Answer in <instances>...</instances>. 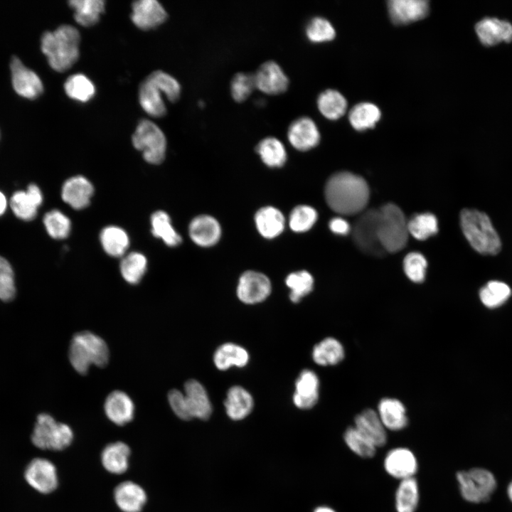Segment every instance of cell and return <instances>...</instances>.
I'll return each mask as SVG.
<instances>
[{"mask_svg":"<svg viewBox=\"0 0 512 512\" xmlns=\"http://www.w3.org/2000/svg\"><path fill=\"white\" fill-rule=\"evenodd\" d=\"M378 238L385 252L402 250L408 240L407 220L402 210L394 203L378 208Z\"/></svg>","mask_w":512,"mask_h":512,"instance_id":"obj_5","label":"cell"},{"mask_svg":"<svg viewBox=\"0 0 512 512\" xmlns=\"http://www.w3.org/2000/svg\"><path fill=\"white\" fill-rule=\"evenodd\" d=\"M255 149L262 161L268 166L280 167L287 160V151L283 143L274 137L262 139Z\"/></svg>","mask_w":512,"mask_h":512,"instance_id":"obj_37","label":"cell"},{"mask_svg":"<svg viewBox=\"0 0 512 512\" xmlns=\"http://www.w3.org/2000/svg\"><path fill=\"white\" fill-rule=\"evenodd\" d=\"M253 405L250 393L239 385L233 386L228 390L224 401L226 413L233 420L245 418L251 412Z\"/></svg>","mask_w":512,"mask_h":512,"instance_id":"obj_27","label":"cell"},{"mask_svg":"<svg viewBox=\"0 0 512 512\" xmlns=\"http://www.w3.org/2000/svg\"><path fill=\"white\" fill-rule=\"evenodd\" d=\"M64 90L70 98L82 102L91 100L95 93L92 82L81 73L70 76L64 84Z\"/></svg>","mask_w":512,"mask_h":512,"instance_id":"obj_40","label":"cell"},{"mask_svg":"<svg viewBox=\"0 0 512 512\" xmlns=\"http://www.w3.org/2000/svg\"><path fill=\"white\" fill-rule=\"evenodd\" d=\"M24 476L28 484L42 494H49L58 486L55 466L46 459H33L27 466Z\"/></svg>","mask_w":512,"mask_h":512,"instance_id":"obj_14","label":"cell"},{"mask_svg":"<svg viewBox=\"0 0 512 512\" xmlns=\"http://www.w3.org/2000/svg\"><path fill=\"white\" fill-rule=\"evenodd\" d=\"M427 262L420 252L408 253L403 260L404 271L409 279L415 283L425 280Z\"/></svg>","mask_w":512,"mask_h":512,"instance_id":"obj_52","label":"cell"},{"mask_svg":"<svg viewBox=\"0 0 512 512\" xmlns=\"http://www.w3.org/2000/svg\"><path fill=\"white\" fill-rule=\"evenodd\" d=\"M117 506L123 512H140L146 502V494L139 484L124 481L114 491Z\"/></svg>","mask_w":512,"mask_h":512,"instance_id":"obj_26","label":"cell"},{"mask_svg":"<svg viewBox=\"0 0 512 512\" xmlns=\"http://www.w3.org/2000/svg\"><path fill=\"white\" fill-rule=\"evenodd\" d=\"M271 289V282L266 275L255 271H247L240 277L237 295L243 303L254 304L266 299Z\"/></svg>","mask_w":512,"mask_h":512,"instance_id":"obj_12","label":"cell"},{"mask_svg":"<svg viewBox=\"0 0 512 512\" xmlns=\"http://www.w3.org/2000/svg\"><path fill=\"white\" fill-rule=\"evenodd\" d=\"M317 217L318 214L312 207L306 205L298 206L290 213L289 226L294 232H306L314 225Z\"/></svg>","mask_w":512,"mask_h":512,"instance_id":"obj_50","label":"cell"},{"mask_svg":"<svg viewBox=\"0 0 512 512\" xmlns=\"http://www.w3.org/2000/svg\"><path fill=\"white\" fill-rule=\"evenodd\" d=\"M255 88L253 73L238 72L231 79L230 90L233 99L238 102L245 101Z\"/></svg>","mask_w":512,"mask_h":512,"instance_id":"obj_51","label":"cell"},{"mask_svg":"<svg viewBox=\"0 0 512 512\" xmlns=\"http://www.w3.org/2000/svg\"><path fill=\"white\" fill-rule=\"evenodd\" d=\"M151 233L156 238L161 239L170 247L178 245L181 237L171 225L169 215L162 210L156 211L151 216Z\"/></svg>","mask_w":512,"mask_h":512,"instance_id":"obj_39","label":"cell"},{"mask_svg":"<svg viewBox=\"0 0 512 512\" xmlns=\"http://www.w3.org/2000/svg\"><path fill=\"white\" fill-rule=\"evenodd\" d=\"M259 233L266 238H274L284 230V218L277 208L267 206L260 209L255 217Z\"/></svg>","mask_w":512,"mask_h":512,"instance_id":"obj_30","label":"cell"},{"mask_svg":"<svg viewBox=\"0 0 512 512\" xmlns=\"http://www.w3.org/2000/svg\"><path fill=\"white\" fill-rule=\"evenodd\" d=\"M189 235L198 245L210 247L219 240L221 229L213 217L201 215L194 218L189 224Z\"/></svg>","mask_w":512,"mask_h":512,"instance_id":"obj_24","label":"cell"},{"mask_svg":"<svg viewBox=\"0 0 512 512\" xmlns=\"http://www.w3.org/2000/svg\"><path fill=\"white\" fill-rule=\"evenodd\" d=\"M43 223L47 233L53 239H64L70 234V220L59 210L47 212L43 216Z\"/></svg>","mask_w":512,"mask_h":512,"instance_id":"obj_47","label":"cell"},{"mask_svg":"<svg viewBox=\"0 0 512 512\" xmlns=\"http://www.w3.org/2000/svg\"><path fill=\"white\" fill-rule=\"evenodd\" d=\"M130 449L122 442L107 444L102 450L101 461L104 468L114 474L125 472L129 466Z\"/></svg>","mask_w":512,"mask_h":512,"instance_id":"obj_28","label":"cell"},{"mask_svg":"<svg viewBox=\"0 0 512 512\" xmlns=\"http://www.w3.org/2000/svg\"><path fill=\"white\" fill-rule=\"evenodd\" d=\"M290 289L289 299L294 303L309 294L313 289L314 278L307 271H299L289 274L285 280Z\"/></svg>","mask_w":512,"mask_h":512,"instance_id":"obj_48","label":"cell"},{"mask_svg":"<svg viewBox=\"0 0 512 512\" xmlns=\"http://www.w3.org/2000/svg\"><path fill=\"white\" fill-rule=\"evenodd\" d=\"M344 442L348 448L357 456L369 459L376 453L377 447L361 434L354 426L348 427L343 434Z\"/></svg>","mask_w":512,"mask_h":512,"instance_id":"obj_46","label":"cell"},{"mask_svg":"<svg viewBox=\"0 0 512 512\" xmlns=\"http://www.w3.org/2000/svg\"><path fill=\"white\" fill-rule=\"evenodd\" d=\"M304 31L306 38L314 43L330 41L336 36L331 23L321 16L311 18L306 24Z\"/></svg>","mask_w":512,"mask_h":512,"instance_id":"obj_45","label":"cell"},{"mask_svg":"<svg viewBox=\"0 0 512 512\" xmlns=\"http://www.w3.org/2000/svg\"><path fill=\"white\" fill-rule=\"evenodd\" d=\"M168 400L172 410L180 419L184 420L191 419L183 393L177 389H173L168 394Z\"/></svg>","mask_w":512,"mask_h":512,"instance_id":"obj_54","label":"cell"},{"mask_svg":"<svg viewBox=\"0 0 512 512\" xmlns=\"http://www.w3.org/2000/svg\"><path fill=\"white\" fill-rule=\"evenodd\" d=\"M511 294V288L504 282L490 281L479 291L482 304L488 308H496L505 303Z\"/></svg>","mask_w":512,"mask_h":512,"instance_id":"obj_44","label":"cell"},{"mask_svg":"<svg viewBox=\"0 0 512 512\" xmlns=\"http://www.w3.org/2000/svg\"><path fill=\"white\" fill-rule=\"evenodd\" d=\"M319 129L315 122L307 116L294 119L287 129V139L292 146L299 151H308L320 142Z\"/></svg>","mask_w":512,"mask_h":512,"instance_id":"obj_15","label":"cell"},{"mask_svg":"<svg viewBox=\"0 0 512 512\" xmlns=\"http://www.w3.org/2000/svg\"><path fill=\"white\" fill-rule=\"evenodd\" d=\"M407 228L413 238L424 240L437 233V219L430 213L416 214L407 220Z\"/></svg>","mask_w":512,"mask_h":512,"instance_id":"obj_43","label":"cell"},{"mask_svg":"<svg viewBox=\"0 0 512 512\" xmlns=\"http://www.w3.org/2000/svg\"><path fill=\"white\" fill-rule=\"evenodd\" d=\"M377 412L387 430L400 431L407 426L408 418L405 406L398 399H381L378 405Z\"/></svg>","mask_w":512,"mask_h":512,"instance_id":"obj_25","label":"cell"},{"mask_svg":"<svg viewBox=\"0 0 512 512\" xmlns=\"http://www.w3.org/2000/svg\"><path fill=\"white\" fill-rule=\"evenodd\" d=\"M378 209L363 211L356 219L352 230L355 245L363 252L375 257L383 255L378 238Z\"/></svg>","mask_w":512,"mask_h":512,"instance_id":"obj_9","label":"cell"},{"mask_svg":"<svg viewBox=\"0 0 512 512\" xmlns=\"http://www.w3.org/2000/svg\"><path fill=\"white\" fill-rule=\"evenodd\" d=\"M314 512H336L334 508L326 506H319L315 508Z\"/></svg>","mask_w":512,"mask_h":512,"instance_id":"obj_57","label":"cell"},{"mask_svg":"<svg viewBox=\"0 0 512 512\" xmlns=\"http://www.w3.org/2000/svg\"><path fill=\"white\" fill-rule=\"evenodd\" d=\"M8 206H9V201L5 194L0 191V217L6 213Z\"/></svg>","mask_w":512,"mask_h":512,"instance_id":"obj_56","label":"cell"},{"mask_svg":"<svg viewBox=\"0 0 512 512\" xmlns=\"http://www.w3.org/2000/svg\"><path fill=\"white\" fill-rule=\"evenodd\" d=\"M73 432L68 425L58 422L47 414L38 415L31 435L34 446L41 449L60 451L73 442Z\"/></svg>","mask_w":512,"mask_h":512,"instance_id":"obj_6","label":"cell"},{"mask_svg":"<svg viewBox=\"0 0 512 512\" xmlns=\"http://www.w3.org/2000/svg\"><path fill=\"white\" fill-rule=\"evenodd\" d=\"M131 19L139 29H154L164 23L168 16L162 5L156 0H139L133 2Z\"/></svg>","mask_w":512,"mask_h":512,"instance_id":"obj_16","label":"cell"},{"mask_svg":"<svg viewBox=\"0 0 512 512\" xmlns=\"http://www.w3.org/2000/svg\"><path fill=\"white\" fill-rule=\"evenodd\" d=\"M329 228L336 234L346 235L350 232L351 226L345 219L336 217L330 220Z\"/></svg>","mask_w":512,"mask_h":512,"instance_id":"obj_55","label":"cell"},{"mask_svg":"<svg viewBox=\"0 0 512 512\" xmlns=\"http://www.w3.org/2000/svg\"><path fill=\"white\" fill-rule=\"evenodd\" d=\"M147 260L144 255L133 252L125 255L120 263V272L124 279L129 284L140 282L146 272Z\"/></svg>","mask_w":512,"mask_h":512,"instance_id":"obj_41","label":"cell"},{"mask_svg":"<svg viewBox=\"0 0 512 512\" xmlns=\"http://www.w3.org/2000/svg\"><path fill=\"white\" fill-rule=\"evenodd\" d=\"M104 409L107 418L117 425L129 422L134 415V405L132 399L120 390H114L108 395Z\"/></svg>","mask_w":512,"mask_h":512,"instance_id":"obj_23","label":"cell"},{"mask_svg":"<svg viewBox=\"0 0 512 512\" xmlns=\"http://www.w3.org/2000/svg\"><path fill=\"white\" fill-rule=\"evenodd\" d=\"M93 192V186L86 178L76 176L64 182L61 197L73 208L79 210L89 205Z\"/></svg>","mask_w":512,"mask_h":512,"instance_id":"obj_22","label":"cell"},{"mask_svg":"<svg viewBox=\"0 0 512 512\" xmlns=\"http://www.w3.org/2000/svg\"><path fill=\"white\" fill-rule=\"evenodd\" d=\"M380 117V109L375 104L368 102L356 105L348 114L349 122L357 131L373 128Z\"/></svg>","mask_w":512,"mask_h":512,"instance_id":"obj_36","label":"cell"},{"mask_svg":"<svg viewBox=\"0 0 512 512\" xmlns=\"http://www.w3.org/2000/svg\"><path fill=\"white\" fill-rule=\"evenodd\" d=\"M68 356L73 368L78 373L85 375L90 365L102 368L107 364L109 349L101 337L90 331H83L73 336Z\"/></svg>","mask_w":512,"mask_h":512,"instance_id":"obj_3","label":"cell"},{"mask_svg":"<svg viewBox=\"0 0 512 512\" xmlns=\"http://www.w3.org/2000/svg\"><path fill=\"white\" fill-rule=\"evenodd\" d=\"M316 104L320 113L330 120L339 119L347 109V101L344 96L333 89L321 92L317 97Z\"/></svg>","mask_w":512,"mask_h":512,"instance_id":"obj_35","label":"cell"},{"mask_svg":"<svg viewBox=\"0 0 512 512\" xmlns=\"http://www.w3.org/2000/svg\"><path fill=\"white\" fill-rule=\"evenodd\" d=\"M184 395L191 418L208 420L212 413V405L205 388L191 379L184 384Z\"/></svg>","mask_w":512,"mask_h":512,"instance_id":"obj_20","label":"cell"},{"mask_svg":"<svg viewBox=\"0 0 512 512\" xmlns=\"http://www.w3.org/2000/svg\"><path fill=\"white\" fill-rule=\"evenodd\" d=\"M462 498L470 503L487 501L496 488L494 475L488 469L475 467L456 474Z\"/></svg>","mask_w":512,"mask_h":512,"instance_id":"obj_7","label":"cell"},{"mask_svg":"<svg viewBox=\"0 0 512 512\" xmlns=\"http://www.w3.org/2000/svg\"><path fill=\"white\" fill-rule=\"evenodd\" d=\"M296 390L293 395L294 404L299 409L313 407L319 397V380L312 370H302L295 383Z\"/></svg>","mask_w":512,"mask_h":512,"instance_id":"obj_21","label":"cell"},{"mask_svg":"<svg viewBox=\"0 0 512 512\" xmlns=\"http://www.w3.org/2000/svg\"><path fill=\"white\" fill-rule=\"evenodd\" d=\"M14 272L10 262L0 255V299L11 301L16 296Z\"/></svg>","mask_w":512,"mask_h":512,"instance_id":"obj_53","label":"cell"},{"mask_svg":"<svg viewBox=\"0 0 512 512\" xmlns=\"http://www.w3.org/2000/svg\"><path fill=\"white\" fill-rule=\"evenodd\" d=\"M388 9L393 23L406 24L425 17L429 4L425 0H391L388 2Z\"/></svg>","mask_w":512,"mask_h":512,"instance_id":"obj_18","label":"cell"},{"mask_svg":"<svg viewBox=\"0 0 512 512\" xmlns=\"http://www.w3.org/2000/svg\"><path fill=\"white\" fill-rule=\"evenodd\" d=\"M162 94L163 92L147 78L140 85L139 104L149 115L161 117L166 114V108L162 99Z\"/></svg>","mask_w":512,"mask_h":512,"instance_id":"obj_29","label":"cell"},{"mask_svg":"<svg viewBox=\"0 0 512 512\" xmlns=\"http://www.w3.org/2000/svg\"><path fill=\"white\" fill-rule=\"evenodd\" d=\"M9 206L14 215L23 221L33 220L40 207L26 190L15 191L9 200Z\"/></svg>","mask_w":512,"mask_h":512,"instance_id":"obj_42","label":"cell"},{"mask_svg":"<svg viewBox=\"0 0 512 512\" xmlns=\"http://www.w3.org/2000/svg\"><path fill=\"white\" fill-rule=\"evenodd\" d=\"M507 494L510 501L512 502V481L509 483L507 487Z\"/></svg>","mask_w":512,"mask_h":512,"instance_id":"obj_58","label":"cell"},{"mask_svg":"<svg viewBox=\"0 0 512 512\" xmlns=\"http://www.w3.org/2000/svg\"><path fill=\"white\" fill-rule=\"evenodd\" d=\"M355 428L377 448L384 446L388 440L387 430L377 411L368 408L354 418Z\"/></svg>","mask_w":512,"mask_h":512,"instance_id":"obj_19","label":"cell"},{"mask_svg":"<svg viewBox=\"0 0 512 512\" xmlns=\"http://www.w3.org/2000/svg\"><path fill=\"white\" fill-rule=\"evenodd\" d=\"M11 82L15 92L27 99H35L43 91L40 77L27 68L18 57H13L10 63Z\"/></svg>","mask_w":512,"mask_h":512,"instance_id":"obj_11","label":"cell"},{"mask_svg":"<svg viewBox=\"0 0 512 512\" xmlns=\"http://www.w3.org/2000/svg\"><path fill=\"white\" fill-rule=\"evenodd\" d=\"M385 472L391 477L400 481L415 477L418 469L415 454L407 447H399L391 449L383 460Z\"/></svg>","mask_w":512,"mask_h":512,"instance_id":"obj_13","label":"cell"},{"mask_svg":"<svg viewBox=\"0 0 512 512\" xmlns=\"http://www.w3.org/2000/svg\"><path fill=\"white\" fill-rule=\"evenodd\" d=\"M345 351L341 343L333 337H327L314 346V361L319 366H335L343 361Z\"/></svg>","mask_w":512,"mask_h":512,"instance_id":"obj_32","label":"cell"},{"mask_svg":"<svg viewBox=\"0 0 512 512\" xmlns=\"http://www.w3.org/2000/svg\"><path fill=\"white\" fill-rule=\"evenodd\" d=\"M419 501L420 489L415 477L400 481L395 494L396 512H415Z\"/></svg>","mask_w":512,"mask_h":512,"instance_id":"obj_33","label":"cell"},{"mask_svg":"<svg viewBox=\"0 0 512 512\" xmlns=\"http://www.w3.org/2000/svg\"><path fill=\"white\" fill-rule=\"evenodd\" d=\"M253 75L255 88L267 95L283 93L289 85L287 74L274 60H267L262 63Z\"/></svg>","mask_w":512,"mask_h":512,"instance_id":"obj_10","label":"cell"},{"mask_svg":"<svg viewBox=\"0 0 512 512\" xmlns=\"http://www.w3.org/2000/svg\"><path fill=\"white\" fill-rule=\"evenodd\" d=\"M146 78L163 92L169 101L174 102L180 97L181 85L171 75L156 70Z\"/></svg>","mask_w":512,"mask_h":512,"instance_id":"obj_49","label":"cell"},{"mask_svg":"<svg viewBox=\"0 0 512 512\" xmlns=\"http://www.w3.org/2000/svg\"><path fill=\"white\" fill-rule=\"evenodd\" d=\"M135 149L142 152L146 161L151 164L161 163L166 154V140L161 129L153 122L141 120L132 135Z\"/></svg>","mask_w":512,"mask_h":512,"instance_id":"obj_8","label":"cell"},{"mask_svg":"<svg viewBox=\"0 0 512 512\" xmlns=\"http://www.w3.org/2000/svg\"><path fill=\"white\" fill-rule=\"evenodd\" d=\"M475 31L480 42L486 46L512 41V24L506 20L484 17L476 23Z\"/></svg>","mask_w":512,"mask_h":512,"instance_id":"obj_17","label":"cell"},{"mask_svg":"<svg viewBox=\"0 0 512 512\" xmlns=\"http://www.w3.org/2000/svg\"><path fill=\"white\" fill-rule=\"evenodd\" d=\"M462 230L466 240L477 252L494 255L501 249L500 238L489 218L474 209H464L460 214Z\"/></svg>","mask_w":512,"mask_h":512,"instance_id":"obj_4","label":"cell"},{"mask_svg":"<svg viewBox=\"0 0 512 512\" xmlns=\"http://www.w3.org/2000/svg\"><path fill=\"white\" fill-rule=\"evenodd\" d=\"M80 42V34L76 28L62 25L42 35L41 48L51 68L57 72H65L78 60Z\"/></svg>","mask_w":512,"mask_h":512,"instance_id":"obj_2","label":"cell"},{"mask_svg":"<svg viewBox=\"0 0 512 512\" xmlns=\"http://www.w3.org/2000/svg\"><path fill=\"white\" fill-rule=\"evenodd\" d=\"M249 360L247 351L233 343H226L219 346L213 356L215 367L220 370H225L233 366H245Z\"/></svg>","mask_w":512,"mask_h":512,"instance_id":"obj_34","label":"cell"},{"mask_svg":"<svg viewBox=\"0 0 512 512\" xmlns=\"http://www.w3.org/2000/svg\"><path fill=\"white\" fill-rule=\"evenodd\" d=\"M68 4L74 10L75 21L84 27L97 23L105 12V4L102 0H72Z\"/></svg>","mask_w":512,"mask_h":512,"instance_id":"obj_31","label":"cell"},{"mask_svg":"<svg viewBox=\"0 0 512 512\" xmlns=\"http://www.w3.org/2000/svg\"><path fill=\"white\" fill-rule=\"evenodd\" d=\"M324 193L330 208L346 215L360 214L364 211L370 196L365 179L348 171L332 175L326 183Z\"/></svg>","mask_w":512,"mask_h":512,"instance_id":"obj_1","label":"cell"},{"mask_svg":"<svg viewBox=\"0 0 512 512\" xmlns=\"http://www.w3.org/2000/svg\"><path fill=\"white\" fill-rule=\"evenodd\" d=\"M100 240L104 250L112 257L123 255L129 245V237L125 230L114 225L103 228Z\"/></svg>","mask_w":512,"mask_h":512,"instance_id":"obj_38","label":"cell"}]
</instances>
